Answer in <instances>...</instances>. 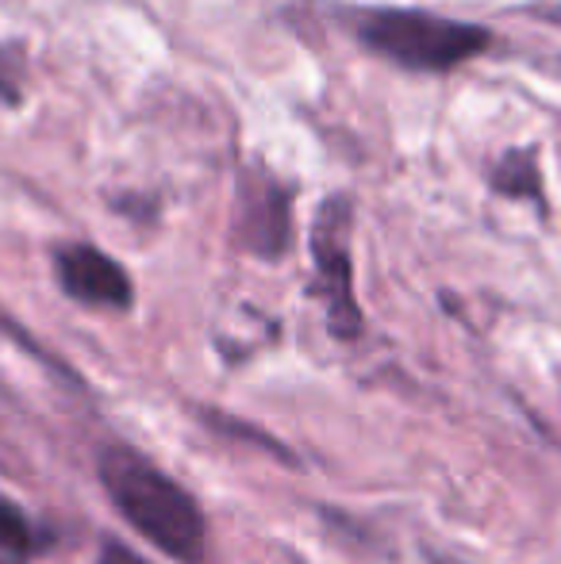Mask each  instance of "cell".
Listing matches in <instances>:
<instances>
[{
	"instance_id": "cell-3",
	"label": "cell",
	"mask_w": 561,
	"mask_h": 564,
	"mask_svg": "<svg viewBox=\"0 0 561 564\" xmlns=\"http://www.w3.org/2000/svg\"><path fill=\"white\" fill-rule=\"evenodd\" d=\"M312 258H315V292L327 300L331 335L354 338L362 330V312L354 300L350 276V200L331 196L320 208L312 227Z\"/></svg>"
},
{
	"instance_id": "cell-7",
	"label": "cell",
	"mask_w": 561,
	"mask_h": 564,
	"mask_svg": "<svg viewBox=\"0 0 561 564\" xmlns=\"http://www.w3.org/2000/svg\"><path fill=\"white\" fill-rule=\"evenodd\" d=\"M0 550L23 557V553L35 550V534H31V522L23 519V511L12 499H0Z\"/></svg>"
},
{
	"instance_id": "cell-5",
	"label": "cell",
	"mask_w": 561,
	"mask_h": 564,
	"mask_svg": "<svg viewBox=\"0 0 561 564\" xmlns=\"http://www.w3.org/2000/svg\"><path fill=\"white\" fill-rule=\"evenodd\" d=\"M54 273H58V284L66 296H74L77 304L89 307H112V312H123L136 300V289H131V276L108 258L97 246H62L54 253Z\"/></svg>"
},
{
	"instance_id": "cell-1",
	"label": "cell",
	"mask_w": 561,
	"mask_h": 564,
	"mask_svg": "<svg viewBox=\"0 0 561 564\" xmlns=\"http://www.w3.org/2000/svg\"><path fill=\"white\" fill-rule=\"evenodd\" d=\"M100 480L112 496L116 511L139 530L147 542L177 561L196 564L204 557V514L181 484L154 468L136 449L112 446L100 453Z\"/></svg>"
},
{
	"instance_id": "cell-4",
	"label": "cell",
	"mask_w": 561,
	"mask_h": 564,
	"mask_svg": "<svg viewBox=\"0 0 561 564\" xmlns=\"http://www.w3.org/2000/svg\"><path fill=\"white\" fill-rule=\"evenodd\" d=\"M235 235L258 258H281L292 238V196L262 165H247L235 196Z\"/></svg>"
},
{
	"instance_id": "cell-2",
	"label": "cell",
	"mask_w": 561,
	"mask_h": 564,
	"mask_svg": "<svg viewBox=\"0 0 561 564\" xmlns=\"http://www.w3.org/2000/svg\"><path fill=\"white\" fill-rule=\"evenodd\" d=\"M358 39L381 58L416 74H446L493 46V31L481 23L412 12V8H377L358 23Z\"/></svg>"
},
{
	"instance_id": "cell-10",
	"label": "cell",
	"mask_w": 561,
	"mask_h": 564,
	"mask_svg": "<svg viewBox=\"0 0 561 564\" xmlns=\"http://www.w3.org/2000/svg\"><path fill=\"white\" fill-rule=\"evenodd\" d=\"M0 564H8V561H0Z\"/></svg>"
},
{
	"instance_id": "cell-6",
	"label": "cell",
	"mask_w": 561,
	"mask_h": 564,
	"mask_svg": "<svg viewBox=\"0 0 561 564\" xmlns=\"http://www.w3.org/2000/svg\"><path fill=\"white\" fill-rule=\"evenodd\" d=\"M493 188L504 196H516V200L531 196V200L542 204V173L535 150H508L493 170Z\"/></svg>"
},
{
	"instance_id": "cell-9",
	"label": "cell",
	"mask_w": 561,
	"mask_h": 564,
	"mask_svg": "<svg viewBox=\"0 0 561 564\" xmlns=\"http://www.w3.org/2000/svg\"><path fill=\"white\" fill-rule=\"evenodd\" d=\"M100 564H147V561H142L139 553H131L128 545L108 542L105 550H100Z\"/></svg>"
},
{
	"instance_id": "cell-8",
	"label": "cell",
	"mask_w": 561,
	"mask_h": 564,
	"mask_svg": "<svg viewBox=\"0 0 561 564\" xmlns=\"http://www.w3.org/2000/svg\"><path fill=\"white\" fill-rule=\"evenodd\" d=\"M0 100L20 105V62L0 51Z\"/></svg>"
}]
</instances>
